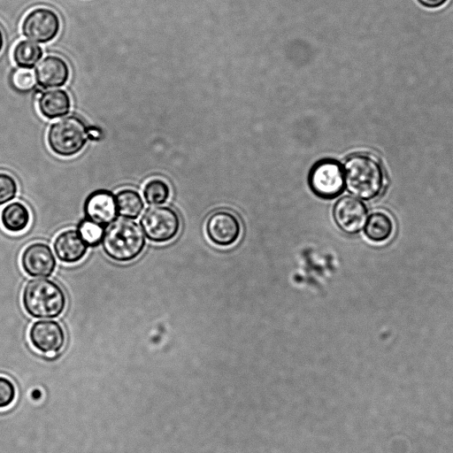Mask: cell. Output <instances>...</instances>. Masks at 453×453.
Masks as SVG:
<instances>
[{"label": "cell", "instance_id": "obj_1", "mask_svg": "<svg viewBox=\"0 0 453 453\" xmlns=\"http://www.w3.org/2000/svg\"><path fill=\"white\" fill-rule=\"evenodd\" d=\"M344 186L353 196L371 201L384 192L387 176L381 162L368 152H355L342 165Z\"/></svg>", "mask_w": 453, "mask_h": 453}, {"label": "cell", "instance_id": "obj_2", "mask_svg": "<svg viewBox=\"0 0 453 453\" xmlns=\"http://www.w3.org/2000/svg\"><path fill=\"white\" fill-rule=\"evenodd\" d=\"M101 242L105 255L119 263L137 258L146 245L142 228L128 219H119L108 225Z\"/></svg>", "mask_w": 453, "mask_h": 453}, {"label": "cell", "instance_id": "obj_3", "mask_svg": "<svg viewBox=\"0 0 453 453\" xmlns=\"http://www.w3.org/2000/svg\"><path fill=\"white\" fill-rule=\"evenodd\" d=\"M21 299L25 311L35 319L57 318L64 312L67 303L62 287L50 279L27 281Z\"/></svg>", "mask_w": 453, "mask_h": 453}, {"label": "cell", "instance_id": "obj_4", "mask_svg": "<svg viewBox=\"0 0 453 453\" xmlns=\"http://www.w3.org/2000/svg\"><path fill=\"white\" fill-rule=\"evenodd\" d=\"M49 148L56 155L70 157L79 154L88 140V127L80 117L69 115L53 122L46 135Z\"/></svg>", "mask_w": 453, "mask_h": 453}, {"label": "cell", "instance_id": "obj_5", "mask_svg": "<svg viewBox=\"0 0 453 453\" xmlns=\"http://www.w3.org/2000/svg\"><path fill=\"white\" fill-rule=\"evenodd\" d=\"M308 184L319 198L332 200L338 197L345 188L342 165L331 157L318 160L309 171Z\"/></svg>", "mask_w": 453, "mask_h": 453}, {"label": "cell", "instance_id": "obj_6", "mask_svg": "<svg viewBox=\"0 0 453 453\" xmlns=\"http://www.w3.org/2000/svg\"><path fill=\"white\" fill-rule=\"evenodd\" d=\"M144 235L156 243H165L176 237L180 229L177 211L166 205L148 207L140 219Z\"/></svg>", "mask_w": 453, "mask_h": 453}, {"label": "cell", "instance_id": "obj_7", "mask_svg": "<svg viewBox=\"0 0 453 453\" xmlns=\"http://www.w3.org/2000/svg\"><path fill=\"white\" fill-rule=\"evenodd\" d=\"M22 35L32 41L46 43L54 40L61 29V19L52 8L40 5L30 9L21 21Z\"/></svg>", "mask_w": 453, "mask_h": 453}, {"label": "cell", "instance_id": "obj_8", "mask_svg": "<svg viewBox=\"0 0 453 453\" xmlns=\"http://www.w3.org/2000/svg\"><path fill=\"white\" fill-rule=\"evenodd\" d=\"M368 216L365 203L353 196H342L333 207L336 226L349 235L357 234L364 229Z\"/></svg>", "mask_w": 453, "mask_h": 453}, {"label": "cell", "instance_id": "obj_9", "mask_svg": "<svg viewBox=\"0 0 453 453\" xmlns=\"http://www.w3.org/2000/svg\"><path fill=\"white\" fill-rule=\"evenodd\" d=\"M241 232L240 219L228 210H217L207 219L206 233L215 245L226 247L234 244L239 239Z\"/></svg>", "mask_w": 453, "mask_h": 453}, {"label": "cell", "instance_id": "obj_10", "mask_svg": "<svg viewBox=\"0 0 453 453\" xmlns=\"http://www.w3.org/2000/svg\"><path fill=\"white\" fill-rule=\"evenodd\" d=\"M20 265L31 277H49L57 265L56 257L50 247L42 242L27 245L20 254Z\"/></svg>", "mask_w": 453, "mask_h": 453}, {"label": "cell", "instance_id": "obj_11", "mask_svg": "<svg viewBox=\"0 0 453 453\" xmlns=\"http://www.w3.org/2000/svg\"><path fill=\"white\" fill-rule=\"evenodd\" d=\"M28 339L36 350L44 354H58L66 342L64 328L55 320H38L33 323L28 331Z\"/></svg>", "mask_w": 453, "mask_h": 453}, {"label": "cell", "instance_id": "obj_12", "mask_svg": "<svg viewBox=\"0 0 453 453\" xmlns=\"http://www.w3.org/2000/svg\"><path fill=\"white\" fill-rule=\"evenodd\" d=\"M83 211L86 219L101 226H108L117 217L115 196L107 189H97L88 196Z\"/></svg>", "mask_w": 453, "mask_h": 453}, {"label": "cell", "instance_id": "obj_13", "mask_svg": "<svg viewBox=\"0 0 453 453\" xmlns=\"http://www.w3.org/2000/svg\"><path fill=\"white\" fill-rule=\"evenodd\" d=\"M71 74L67 61L59 55L50 54L37 65L35 76L37 83L44 88L64 86Z\"/></svg>", "mask_w": 453, "mask_h": 453}, {"label": "cell", "instance_id": "obj_14", "mask_svg": "<svg viewBox=\"0 0 453 453\" xmlns=\"http://www.w3.org/2000/svg\"><path fill=\"white\" fill-rule=\"evenodd\" d=\"M57 257L65 264L81 261L88 252V245L75 229H65L58 234L53 242Z\"/></svg>", "mask_w": 453, "mask_h": 453}, {"label": "cell", "instance_id": "obj_15", "mask_svg": "<svg viewBox=\"0 0 453 453\" xmlns=\"http://www.w3.org/2000/svg\"><path fill=\"white\" fill-rule=\"evenodd\" d=\"M72 105L70 95L64 89H48L37 99L40 114L49 119L66 115Z\"/></svg>", "mask_w": 453, "mask_h": 453}, {"label": "cell", "instance_id": "obj_16", "mask_svg": "<svg viewBox=\"0 0 453 453\" xmlns=\"http://www.w3.org/2000/svg\"><path fill=\"white\" fill-rule=\"evenodd\" d=\"M395 232V221L386 211L377 210L367 218L364 233L372 242L383 243L388 241Z\"/></svg>", "mask_w": 453, "mask_h": 453}, {"label": "cell", "instance_id": "obj_17", "mask_svg": "<svg viewBox=\"0 0 453 453\" xmlns=\"http://www.w3.org/2000/svg\"><path fill=\"white\" fill-rule=\"evenodd\" d=\"M3 227L11 233L25 231L30 224L31 214L28 208L19 201H14L3 208L0 214Z\"/></svg>", "mask_w": 453, "mask_h": 453}, {"label": "cell", "instance_id": "obj_18", "mask_svg": "<svg viewBox=\"0 0 453 453\" xmlns=\"http://www.w3.org/2000/svg\"><path fill=\"white\" fill-rule=\"evenodd\" d=\"M117 212L128 219H135L144 208V202L138 191L134 188H121L115 195Z\"/></svg>", "mask_w": 453, "mask_h": 453}, {"label": "cell", "instance_id": "obj_19", "mask_svg": "<svg viewBox=\"0 0 453 453\" xmlns=\"http://www.w3.org/2000/svg\"><path fill=\"white\" fill-rule=\"evenodd\" d=\"M42 49L28 40H20L13 47L12 59L17 66L24 69L33 68L42 58Z\"/></svg>", "mask_w": 453, "mask_h": 453}, {"label": "cell", "instance_id": "obj_20", "mask_svg": "<svg viewBox=\"0 0 453 453\" xmlns=\"http://www.w3.org/2000/svg\"><path fill=\"white\" fill-rule=\"evenodd\" d=\"M170 187L160 178L149 180L142 190L144 200L149 204H161L170 197Z\"/></svg>", "mask_w": 453, "mask_h": 453}, {"label": "cell", "instance_id": "obj_21", "mask_svg": "<svg viewBox=\"0 0 453 453\" xmlns=\"http://www.w3.org/2000/svg\"><path fill=\"white\" fill-rule=\"evenodd\" d=\"M77 231L83 242L91 247L97 245L104 235L103 226L87 219L79 223Z\"/></svg>", "mask_w": 453, "mask_h": 453}, {"label": "cell", "instance_id": "obj_22", "mask_svg": "<svg viewBox=\"0 0 453 453\" xmlns=\"http://www.w3.org/2000/svg\"><path fill=\"white\" fill-rule=\"evenodd\" d=\"M12 84L19 91H28L35 85V73L29 69L19 68L12 74Z\"/></svg>", "mask_w": 453, "mask_h": 453}, {"label": "cell", "instance_id": "obj_23", "mask_svg": "<svg viewBox=\"0 0 453 453\" xmlns=\"http://www.w3.org/2000/svg\"><path fill=\"white\" fill-rule=\"evenodd\" d=\"M18 193V184L9 173L0 172V205L12 201Z\"/></svg>", "mask_w": 453, "mask_h": 453}, {"label": "cell", "instance_id": "obj_24", "mask_svg": "<svg viewBox=\"0 0 453 453\" xmlns=\"http://www.w3.org/2000/svg\"><path fill=\"white\" fill-rule=\"evenodd\" d=\"M16 387L7 377L0 375V410L10 407L16 398Z\"/></svg>", "mask_w": 453, "mask_h": 453}, {"label": "cell", "instance_id": "obj_25", "mask_svg": "<svg viewBox=\"0 0 453 453\" xmlns=\"http://www.w3.org/2000/svg\"><path fill=\"white\" fill-rule=\"evenodd\" d=\"M421 5L430 8L437 9L443 6L449 0H417Z\"/></svg>", "mask_w": 453, "mask_h": 453}, {"label": "cell", "instance_id": "obj_26", "mask_svg": "<svg viewBox=\"0 0 453 453\" xmlns=\"http://www.w3.org/2000/svg\"><path fill=\"white\" fill-rule=\"evenodd\" d=\"M102 137V132L99 128L88 127V138L93 141H97Z\"/></svg>", "mask_w": 453, "mask_h": 453}, {"label": "cell", "instance_id": "obj_27", "mask_svg": "<svg viewBox=\"0 0 453 453\" xmlns=\"http://www.w3.org/2000/svg\"><path fill=\"white\" fill-rule=\"evenodd\" d=\"M4 31L0 26V53L4 48Z\"/></svg>", "mask_w": 453, "mask_h": 453}, {"label": "cell", "instance_id": "obj_28", "mask_svg": "<svg viewBox=\"0 0 453 453\" xmlns=\"http://www.w3.org/2000/svg\"><path fill=\"white\" fill-rule=\"evenodd\" d=\"M56 355H57V353H54V352H50V353L45 354V356H46L47 357H55Z\"/></svg>", "mask_w": 453, "mask_h": 453}]
</instances>
